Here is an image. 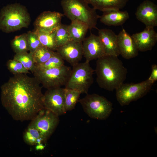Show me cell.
<instances>
[{
  "label": "cell",
  "mask_w": 157,
  "mask_h": 157,
  "mask_svg": "<svg viewBox=\"0 0 157 157\" xmlns=\"http://www.w3.org/2000/svg\"><path fill=\"white\" fill-rule=\"evenodd\" d=\"M99 16L100 22L108 26H118L123 24L129 18L128 13L126 11L120 10H112L105 11Z\"/></svg>",
  "instance_id": "18"
},
{
  "label": "cell",
  "mask_w": 157,
  "mask_h": 157,
  "mask_svg": "<svg viewBox=\"0 0 157 157\" xmlns=\"http://www.w3.org/2000/svg\"><path fill=\"white\" fill-rule=\"evenodd\" d=\"M117 37L120 55L127 59L138 56L139 51L133 38L124 28L117 35Z\"/></svg>",
  "instance_id": "15"
},
{
  "label": "cell",
  "mask_w": 157,
  "mask_h": 157,
  "mask_svg": "<svg viewBox=\"0 0 157 157\" xmlns=\"http://www.w3.org/2000/svg\"><path fill=\"white\" fill-rule=\"evenodd\" d=\"M78 101L85 113L92 119H106L109 116L113 109L110 101L96 94H87Z\"/></svg>",
  "instance_id": "6"
},
{
  "label": "cell",
  "mask_w": 157,
  "mask_h": 157,
  "mask_svg": "<svg viewBox=\"0 0 157 157\" xmlns=\"http://www.w3.org/2000/svg\"><path fill=\"white\" fill-rule=\"evenodd\" d=\"M10 44L15 53L28 52L29 50L26 33L16 36L11 41Z\"/></svg>",
  "instance_id": "24"
},
{
  "label": "cell",
  "mask_w": 157,
  "mask_h": 157,
  "mask_svg": "<svg viewBox=\"0 0 157 157\" xmlns=\"http://www.w3.org/2000/svg\"><path fill=\"white\" fill-rule=\"evenodd\" d=\"M83 56L90 62L106 55L104 49L98 35L91 33L82 42Z\"/></svg>",
  "instance_id": "11"
},
{
  "label": "cell",
  "mask_w": 157,
  "mask_h": 157,
  "mask_svg": "<svg viewBox=\"0 0 157 157\" xmlns=\"http://www.w3.org/2000/svg\"><path fill=\"white\" fill-rule=\"evenodd\" d=\"M44 108L57 115L65 114L64 88L61 87L47 89L43 96Z\"/></svg>",
  "instance_id": "10"
},
{
  "label": "cell",
  "mask_w": 157,
  "mask_h": 157,
  "mask_svg": "<svg viewBox=\"0 0 157 157\" xmlns=\"http://www.w3.org/2000/svg\"><path fill=\"white\" fill-rule=\"evenodd\" d=\"M64 14L56 11H45L41 13L34 22L35 30H52L60 24Z\"/></svg>",
  "instance_id": "14"
},
{
  "label": "cell",
  "mask_w": 157,
  "mask_h": 157,
  "mask_svg": "<svg viewBox=\"0 0 157 157\" xmlns=\"http://www.w3.org/2000/svg\"><path fill=\"white\" fill-rule=\"evenodd\" d=\"M151 72L150 76L148 79L154 83L157 80V65L153 64L151 66Z\"/></svg>",
  "instance_id": "31"
},
{
  "label": "cell",
  "mask_w": 157,
  "mask_h": 157,
  "mask_svg": "<svg viewBox=\"0 0 157 157\" xmlns=\"http://www.w3.org/2000/svg\"><path fill=\"white\" fill-rule=\"evenodd\" d=\"M81 94L76 90L64 88L65 107L66 112L74 108Z\"/></svg>",
  "instance_id": "23"
},
{
  "label": "cell",
  "mask_w": 157,
  "mask_h": 157,
  "mask_svg": "<svg viewBox=\"0 0 157 157\" xmlns=\"http://www.w3.org/2000/svg\"><path fill=\"white\" fill-rule=\"evenodd\" d=\"M68 28L70 40L80 42H82L85 38L86 34L89 29L86 24L77 20L71 21Z\"/></svg>",
  "instance_id": "20"
},
{
  "label": "cell",
  "mask_w": 157,
  "mask_h": 157,
  "mask_svg": "<svg viewBox=\"0 0 157 157\" xmlns=\"http://www.w3.org/2000/svg\"><path fill=\"white\" fill-rule=\"evenodd\" d=\"M64 60L56 51H54L51 57L45 63L40 64H35V68L45 69L56 68L64 65Z\"/></svg>",
  "instance_id": "25"
},
{
  "label": "cell",
  "mask_w": 157,
  "mask_h": 157,
  "mask_svg": "<svg viewBox=\"0 0 157 157\" xmlns=\"http://www.w3.org/2000/svg\"><path fill=\"white\" fill-rule=\"evenodd\" d=\"M54 29L52 30H35L34 32L37 35L42 46L53 51H56L58 47L55 38Z\"/></svg>",
  "instance_id": "21"
},
{
  "label": "cell",
  "mask_w": 157,
  "mask_h": 157,
  "mask_svg": "<svg viewBox=\"0 0 157 157\" xmlns=\"http://www.w3.org/2000/svg\"><path fill=\"white\" fill-rule=\"evenodd\" d=\"M139 51L151 50L157 41V33L153 28L146 27L142 31L131 35Z\"/></svg>",
  "instance_id": "16"
},
{
  "label": "cell",
  "mask_w": 157,
  "mask_h": 157,
  "mask_svg": "<svg viewBox=\"0 0 157 157\" xmlns=\"http://www.w3.org/2000/svg\"><path fill=\"white\" fill-rule=\"evenodd\" d=\"M54 51L46 47L41 46L33 54L35 63L40 64L45 63L51 57Z\"/></svg>",
  "instance_id": "28"
},
{
  "label": "cell",
  "mask_w": 157,
  "mask_h": 157,
  "mask_svg": "<svg viewBox=\"0 0 157 157\" xmlns=\"http://www.w3.org/2000/svg\"><path fill=\"white\" fill-rule=\"evenodd\" d=\"M59 122L58 116L44 108L31 120L29 125L38 130L45 143L55 130Z\"/></svg>",
  "instance_id": "9"
},
{
  "label": "cell",
  "mask_w": 157,
  "mask_h": 157,
  "mask_svg": "<svg viewBox=\"0 0 157 157\" xmlns=\"http://www.w3.org/2000/svg\"><path fill=\"white\" fill-rule=\"evenodd\" d=\"M40 84L26 74L14 75L1 86L2 103L13 119L31 120L44 108Z\"/></svg>",
  "instance_id": "1"
},
{
  "label": "cell",
  "mask_w": 157,
  "mask_h": 157,
  "mask_svg": "<svg viewBox=\"0 0 157 157\" xmlns=\"http://www.w3.org/2000/svg\"><path fill=\"white\" fill-rule=\"evenodd\" d=\"M23 138L24 142L30 145H36L45 143L38 130L29 125L24 133Z\"/></svg>",
  "instance_id": "22"
},
{
  "label": "cell",
  "mask_w": 157,
  "mask_h": 157,
  "mask_svg": "<svg viewBox=\"0 0 157 157\" xmlns=\"http://www.w3.org/2000/svg\"><path fill=\"white\" fill-rule=\"evenodd\" d=\"M56 51L73 67L79 63L83 56L82 42L70 40L59 47Z\"/></svg>",
  "instance_id": "12"
},
{
  "label": "cell",
  "mask_w": 157,
  "mask_h": 157,
  "mask_svg": "<svg viewBox=\"0 0 157 157\" xmlns=\"http://www.w3.org/2000/svg\"><path fill=\"white\" fill-rule=\"evenodd\" d=\"M94 9L103 12L112 10H120L126 5L129 0H84Z\"/></svg>",
  "instance_id": "19"
},
{
  "label": "cell",
  "mask_w": 157,
  "mask_h": 157,
  "mask_svg": "<svg viewBox=\"0 0 157 157\" xmlns=\"http://www.w3.org/2000/svg\"><path fill=\"white\" fill-rule=\"evenodd\" d=\"M95 71L99 87L109 91L116 90L122 84L127 73L118 57L109 55L97 59Z\"/></svg>",
  "instance_id": "2"
},
{
  "label": "cell",
  "mask_w": 157,
  "mask_h": 157,
  "mask_svg": "<svg viewBox=\"0 0 157 157\" xmlns=\"http://www.w3.org/2000/svg\"><path fill=\"white\" fill-rule=\"evenodd\" d=\"M27 34L29 52L32 54L38 48L42 46L36 34L34 32L28 31Z\"/></svg>",
  "instance_id": "30"
},
{
  "label": "cell",
  "mask_w": 157,
  "mask_h": 157,
  "mask_svg": "<svg viewBox=\"0 0 157 157\" xmlns=\"http://www.w3.org/2000/svg\"><path fill=\"white\" fill-rule=\"evenodd\" d=\"M98 36L104 47L106 55L118 57L120 55L117 44V35L111 30H98Z\"/></svg>",
  "instance_id": "17"
},
{
  "label": "cell",
  "mask_w": 157,
  "mask_h": 157,
  "mask_svg": "<svg viewBox=\"0 0 157 157\" xmlns=\"http://www.w3.org/2000/svg\"><path fill=\"white\" fill-rule=\"evenodd\" d=\"M64 15L71 21L78 20L86 24L89 29L97 28L99 16L84 0H61Z\"/></svg>",
  "instance_id": "4"
},
{
  "label": "cell",
  "mask_w": 157,
  "mask_h": 157,
  "mask_svg": "<svg viewBox=\"0 0 157 157\" xmlns=\"http://www.w3.org/2000/svg\"><path fill=\"white\" fill-rule=\"evenodd\" d=\"M6 65L8 69L14 75L30 73L20 62L14 59L9 60Z\"/></svg>",
  "instance_id": "29"
},
{
  "label": "cell",
  "mask_w": 157,
  "mask_h": 157,
  "mask_svg": "<svg viewBox=\"0 0 157 157\" xmlns=\"http://www.w3.org/2000/svg\"><path fill=\"white\" fill-rule=\"evenodd\" d=\"M135 15L137 19L144 24L146 27L157 26V6L152 2L144 1L138 7Z\"/></svg>",
  "instance_id": "13"
},
{
  "label": "cell",
  "mask_w": 157,
  "mask_h": 157,
  "mask_svg": "<svg viewBox=\"0 0 157 157\" xmlns=\"http://www.w3.org/2000/svg\"><path fill=\"white\" fill-rule=\"evenodd\" d=\"M72 69L65 65L60 67L45 69L35 68L34 77L47 89L65 86L69 77Z\"/></svg>",
  "instance_id": "5"
},
{
  "label": "cell",
  "mask_w": 157,
  "mask_h": 157,
  "mask_svg": "<svg viewBox=\"0 0 157 157\" xmlns=\"http://www.w3.org/2000/svg\"><path fill=\"white\" fill-rule=\"evenodd\" d=\"M13 59L20 62L25 68L32 73L35 70V64L33 54L30 52L15 53Z\"/></svg>",
  "instance_id": "26"
},
{
  "label": "cell",
  "mask_w": 157,
  "mask_h": 157,
  "mask_svg": "<svg viewBox=\"0 0 157 157\" xmlns=\"http://www.w3.org/2000/svg\"><path fill=\"white\" fill-rule=\"evenodd\" d=\"M30 22V17L26 8L19 4L8 5L0 12V29L5 33L27 28Z\"/></svg>",
  "instance_id": "3"
},
{
  "label": "cell",
  "mask_w": 157,
  "mask_h": 157,
  "mask_svg": "<svg viewBox=\"0 0 157 157\" xmlns=\"http://www.w3.org/2000/svg\"><path fill=\"white\" fill-rule=\"evenodd\" d=\"M68 27V25L61 24L54 30L55 40L58 47L71 40Z\"/></svg>",
  "instance_id": "27"
},
{
  "label": "cell",
  "mask_w": 157,
  "mask_h": 157,
  "mask_svg": "<svg viewBox=\"0 0 157 157\" xmlns=\"http://www.w3.org/2000/svg\"><path fill=\"white\" fill-rule=\"evenodd\" d=\"M94 72L89 62L78 63L73 67L65 88L78 90L81 94H88L93 82Z\"/></svg>",
  "instance_id": "7"
},
{
  "label": "cell",
  "mask_w": 157,
  "mask_h": 157,
  "mask_svg": "<svg viewBox=\"0 0 157 157\" xmlns=\"http://www.w3.org/2000/svg\"><path fill=\"white\" fill-rule=\"evenodd\" d=\"M154 84L148 79L136 83H123L115 90L117 99L121 106L128 105L146 95Z\"/></svg>",
  "instance_id": "8"
},
{
  "label": "cell",
  "mask_w": 157,
  "mask_h": 157,
  "mask_svg": "<svg viewBox=\"0 0 157 157\" xmlns=\"http://www.w3.org/2000/svg\"></svg>",
  "instance_id": "32"
}]
</instances>
